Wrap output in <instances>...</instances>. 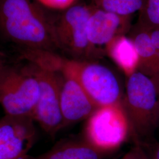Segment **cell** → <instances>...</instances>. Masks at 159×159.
Masks as SVG:
<instances>
[{
  "mask_svg": "<svg viewBox=\"0 0 159 159\" xmlns=\"http://www.w3.org/2000/svg\"><path fill=\"white\" fill-rule=\"evenodd\" d=\"M109 154L93 146L84 139L61 140L34 159H105Z\"/></svg>",
  "mask_w": 159,
  "mask_h": 159,
  "instance_id": "cell-11",
  "label": "cell"
},
{
  "mask_svg": "<svg viewBox=\"0 0 159 159\" xmlns=\"http://www.w3.org/2000/svg\"><path fill=\"white\" fill-rule=\"evenodd\" d=\"M92 6H71L53 24L57 48H60L73 57V60H88L100 52L89 42L87 25Z\"/></svg>",
  "mask_w": 159,
  "mask_h": 159,
  "instance_id": "cell-6",
  "label": "cell"
},
{
  "mask_svg": "<svg viewBox=\"0 0 159 159\" xmlns=\"http://www.w3.org/2000/svg\"><path fill=\"white\" fill-rule=\"evenodd\" d=\"M0 30L27 50L53 51L57 48L53 24L31 0H0Z\"/></svg>",
  "mask_w": 159,
  "mask_h": 159,
  "instance_id": "cell-1",
  "label": "cell"
},
{
  "mask_svg": "<svg viewBox=\"0 0 159 159\" xmlns=\"http://www.w3.org/2000/svg\"><path fill=\"white\" fill-rule=\"evenodd\" d=\"M5 62L4 61V55L0 52V66Z\"/></svg>",
  "mask_w": 159,
  "mask_h": 159,
  "instance_id": "cell-21",
  "label": "cell"
},
{
  "mask_svg": "<svg viewBox=\"0 0 159 159\" xmlns=\"http://www.w3.org/2000/svg\"><path fill=\"white\" fill-rule=\"evenodd\" d=\"M30 117L6 115L0 119V159H29L37 139Z\"/></svg>",
  "mask_w": 159,
  "mask_h": 159,
  "instance_id": "cell-8",
  "label": "cell"
},
{
  "mask_svg": "<svg viewBox=\"0 0 159 159\" xmlns=\"http://www.w3.org/2000/svg\"><path fill=\"white\" fill-rule=\"evenodd\" d=\"M60 106L63 127L66 128L87 119L98 108L71 74L60 71Z\"/></svg>",
  "mask_w": 159,
  "mask_h": 159,
  "instance_id": "cell-9",
  "label": "cell"
},
{
  "mask_svg": "<svg viewBox=\"0 0 159 159\" xmlns=\"http://www.w3.org/2000/svg\"><path fill=\"white\" fill-rule=\"evenodd\" d=\"M130 38L134 43L139 56L138 71L151 77L159 52L152 44L148 29L139 23Z\"/></svg>",
  "mask_w": 159,
  "mask_h": 159,
  "instance_id": "cell-13",
  "label": "cell"
},
{
  "mask_svg": "<svg viewBox=\"0 0 159 159\" xmlns=\"http://www.w3.org/2000/svg\"><path fill=\"white\" fill-rule=\"evenodd\" d=\"M152 79L153 80L154 83L156 85L158 90L159 88V52L157 54V60L154 66L153 70L152 71V74L151 75Z\"/></svg>",
  "mask_w": 159,
  "mask_h": 159,
  "instance_id": "cell-19",
  "label": "cell"
},
{
  "mask_svg": "<svg viewBox=\"0 0 159 159\" xmlns=\"http://www.w3.org/2000/svg\"><path fill=\"white\" fill-rule=\"evenodd\" d=\"M34 159V157H33V156H30V159Z\"/></svg>",
  "mask_w": 159,
  "mask_h": 159,
  "instance_id": "cell-23",
  "label": "cell"
},
{
  "mask_svg": "<svg viewBox=\"0 0 159 159\" xmlns=\"http://www.w3.org/2000/svg\"><path fill=\"white\" fill-rule=\"evenodd\" d=\"M148 30L153 45L156 50L159 52V29L154 28L148 29Z\"/></svg>",
  "mask_w": 159,
  "mask_h": 159,
  "instance_id": "cell-18",
  "label": "cell"
},
{
  "mask_svg": "<svg viewBox=\"0 0 159 159\" xmlns=\"http://www.w3.org/2000/svg\"><path fill=\"white\" fill-rule=\"evenodd\" d=\"M40 4L54 10H67L73 6L75 0H37Z\"/></svg>",
  "mask_w": 159,
  "mask_h": 159,
  "instance_id": "cell-16",
  "label": "cell"
},
{
  "mask_svg": "<svg viewBox=\"0 0 159 159\" xmlns=\"http://www.w3.org/2000/svg\"><path fill=\"white\" fill-rule=\"evenodd\" d=\"M130 129L122 101L97 108L87 119L84 139L97 149L109 154L125 142Z\"/></svg>",
  "mask_w": 159,
  "mask_h": 159,
  "instance_id": "cell-4",
  "label": "cell"
},
{
  "mask_svg": "<svg viewBox=\"0 0 159 159\" xmlns=\"http://www.w3.org/2000/svg\"><path fill=\"white\" fill-rule=\"evenodd\" d=\"M146 0H93L92 6L114 14L131 16L140 11Z\"/></svg>",
  "mask_w": 159,
  "mask_h": 159,
  "instance_id": "cell-14",
  "label": "cell"
},
{
  "mask_svg": "<svg viewBox=\"0 0 159 159\" xmlns=\"http://www.w3.org/2000/svg\"><path fill=\"white\" fill-rule=\"evenodd\" d=\"M121 159H150L144 152L142 148L137 145L123 156Z\"/></svg>",
  "mask_w": 159,
  "mask_h": 159,
  "instance_id": "cell-17",
  "label": "cell"
},
{
  "mask_svg": "<svg viewBox=\"0 0 159 159\" xmlns=\"http://www.w3.org/2000/svg\"><path fill=\"white\" fill-rule=\"evenodd\" d=\"M33 64L40 95L32 118L47 134L53 137L64 129L60 106L61 74Z\"/></svg>",
  "mask_w": 159,
  "mask_h": 159,
  "instance_id": "cell-7",
  "label": "cell"
},
{
  "mask_svg": "<svg viewBox=\"0 0 159 159\" xmlns=\"http://www.w3.org/2000/svg\"><path fill=\"white\" fill-rule=\"evenodd\" d=\"M104 51L127 78L136 72L139 60L133 40L125 35L115 37L104 47Z\"/></svg>",
  "mask_w": 159,
  "mask_h": 159,
  "instance_id": "cell-12",
  "label": "cell"
},
{
  "mask_svg": "<svg viewBox=\"0 0 159 159\" xmlns=\"http://www.w3.org/2000/svg\"><path fill=\"white\" fill-rule=\"evenodd\" d=\"M158 107H159V88L158 90Z\"/></svg>",
  "mask_w": 159,
  "mask_h": 159,
  "instance_id": "cell-22",
  "label": "cell"
},
{
  "mask_svg": "<svg viewBox=\"0 0 159 159\" xmlns=\"http://www.w3.org/2000/svg\"><path fill=\"white\" fill-rule=\"evenodd\" d=\"M123 104L137 137L148 136L159 124L158 89L147 75L137 70L127 78Z\"/></svg>",
  "mask_w": 159,
  "mask_h": 159,
  "instance_id": "cell-3",
  "label": "cell"
},
{
  "mask_svg": "<svg viewBox=\"0 0 159 159\" xmlns=\"http://www.w3.org/2000/svg\"><path fill=\"white\" fill-rule=\"evenodd\" d=\"M130 27L131 16H120L92 6L87 25L88 40L92 47L100 52L98 47H105L116 36L125 35Z\"/></svg>",
  "mask_w": 159,
  "mask_h": 159,
  "instance_id": "cell-10",
  "label": "cell"
},
{
  "mask_svg": "<svg viewBox=\"0 0 159 159\" xmlns=\"http://www.w3.org/2000/svg\"><path fill=\"white\" fill-rule=\"evenodd\" d=\"M140 12V23L148 29H159V0H146Z\"/></svg>",
  "mask_w": 159,
  "mask_h": 159,
  "instance_id": "cell-15",
  "label": "cell"
},
{
  "mask_svg": "<svg viewBox=\"0 0 159 159\" xmlns=\"http://www.w3.org/2000/svg\"><path fill=\"white\" fill-rule=\"evenodd\" d=\"M61 70L74 77L97 107L122 102L119 81L107 67L89 60L64 58Z\"/></svg>",
  "mask_w": 159,
  "mask_h": 159,
  "instance_id": "cell-5",
  "label": "cell"
},
{
  "mask_svg": "<svg viewBox=\"0 0 159 159\" xmlns=\"http://www.w3.org/2000/svg\"><path fill=\"white\" fill-rule=\"evenodd\" d=\"M150 159H159V144L154 150L152 156Z\"/></svg>",
  "mask_w": 159,
  "mask_h": 159,
  "instance_id": "cell-20",
  "label": "cell"
},
{
  "mask_svg": "<svg viewBox=\"0 0 159 159\" xmlns=\"http://www.w3.org/2000/svg\"><path fill=\"white\" fill-rule=\"evenodd\" d=\"M0 66V105L6 115L30 117L40 95L34 64ZM33 119V118H32Z\"/></svg>",
  "mask_w": 159,
  "mask_h": 159,
  "instance_id": "cell-2",
  "label": "cell"
}]
</instances>
